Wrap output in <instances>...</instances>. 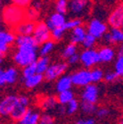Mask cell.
Returning a JSON list of instances; mask_svg holds the SVG:
<instances>
[{
    "mask_svg": "<svg viewBox=\"0 0 123 124\" xmlns=\"http://www.w3.org/2000/svg\"><path fill=\"white\" fill-rule=\"evenodd\" d=\"M38 124H55V120H54L53 116H51L50 114L44 113L40 116Z\"/></svg>",
    "mask_w": 123,
    "mask_h": 124,
    "instance_id": "cell-41",
    "label": "cell"
},
{
    "mask_svg": "<svg viewBox=\"0 0 123 124\" xmlns=\"http://www.w3.org/2000/svg\"><path fill=\"white\" fill-rule=\"evenodd\" d=\"M30 99L27 96H18V101L15 105L13 111L10 114V117L13 121L19 122V120L26 114L29 109Z\"/></svg>",
    "mask_w": 123,
    "mask_h": 124,
    "instance_id": "cell-8",
    "label": "cell"
},
{
    "mask_svg": "<svg viewBox=\"0 0 123 124\" xmlns=\"http://www.w3.org/2000/svg\"><path fill=\"white\" fill-rule=\"evenodd\" d=\"M82 121H83V119H79V120H77V121H75L73 124H82Z\"/></svg>",
    "mask_w": 123,
    "mask_h": 124,
    "instance_id": "cell-47",
    "label": "cell"
},
{
    "mask_svg": "<svg viewBox=\"0 0 123 124\" xmlns=\"http://www.w3.org/2000/svg\"><path fill=\"white\" fill-rule=\"evenodd\" d=\"M68 69V63L64 61H59V62H54V63L50 64L48 69L43 74L44 80L48 82L50 81H57L61 76L67 71Z\"/></svg>",
    "mask_w": 123,
    "mask_h": 124,
    "instance_id": "cell-4",
    "label": "cell"
},
{
    "mask_svg": "<svg viewBox=\"0 0 123 124\" xmlns=\"http://www.w3.org/2000/svg\"><path fill=\"white\" fill-rule=\"evenodd\" d=\"M82 124H96V121H95L94 118L89 117V118H87V119H83Z\"/></svg>",
    "mask_w": 123,
    "mask_h": 124,
    "instance_id": "cell-45",
    "label": "cell"
},
{
    "mask_svg": "<svg viewBox=\"0 0 123 124\" xmlns=\"http://www.w3.org/2000/svg\"><path fill=\"white\" fill-rule=\"evenodd\" d=\"M104 72L102 69L99 67H94L93 69H91V77H92V83L98 84L100 81L104 79Z\"/></svg>",
    "mask_w": 123,
    "mask_h": 124,
    "instance_id": "cell-28",
    "label": "cell"
},
{
    "mask_svg": "<svg viewBox=\"0 0 123 124\" xmlns=\"http://www.w3.org/2000/svg\"><path fill=\"white\" fill-rule=\"evenodd\" d=\"M80 109L83 113L87 115H92V114H96L98 106L96 103H91L87 101H81L80 102Z\"/></svg>",
    "mask_w": 123,
    "mask_h": 124,
    "instance_id": "cell-26",
    "label": "cell"
},
{
    "mask_svg": "<svg viewBox=\"0 0 123 124\" xmlns=\"http://www.w3.org/2000/svg\"><path fill=\"white\" fill-rule=\"evenodd\" d=\"M19 77V71L16 67H8L0 70V85H13L17 82Z\"/></svg>",
    "mask_w": 123,
    "mask_h": 124,
    "instance_id": "cell-12",
    "label": "cell"
},
{
    "mask_svg": "<svg viewBox=\"0 0 123 124\" xmlns=\"http://www.w3.org/2000/svg\"><path fill=\"white\" fill-rule=\"evenodd\" d=\"M82 25H83V20H82L81 18H72V19H70L69 21H67L63 27L65 28L66 31H67V30H71V31H72V30H74L75 28L80 27V26H82Z\"/></svg>",
    "mask_w": 123,
    "mask_h": 124,
    "instance_id": "cell-34",
    "label": "cell"
},
{
    "mask_svg": "<svg viewBox=\"0 0 123 124\" xmlns=\"http://www.w3.org/2000/svg\"><path fill=\"white\" fill-rule=\"evenodd\" d=\"M118 124H123V114L120 116V118L118 120Z\"/></svg>",
    "mask_w": 123,
    "mask_h": 124,
    "instance_id": "cell-46",
    "label": "cell"
},
{
    "mask_svg": "<svg viewBox=\"0 0 123 124\" xmlns=\"http://www.w3.org/2000/svg\"><path fill=\"white\" fill-rule=\"evenodd\" d=\"M120 29L123 31V21H122V23H121V26H120Z\"/></svg>",
    "mask_w": 123,
    "mask_h": 124,
    "instance_id": "cell-48",
    "label": "cell"
},
{
    "mask_svg": "<svg viewBox=\"0 0 123 124\" xmlns=\"http://www.w3.org/2000/svg\"><path fill=\"white\" fill-rule=\"evenodd\" d=\"M56 98H57V101H58L59 104L66 105L71 101H73L75 99V95H74V92L72 90H69V91H65V92H62V93H59Z\"/></svg>",
    "mask_w": 123,
    "mask_h": 124,
    "instance_id": "cell-25",
    "label": "cell"
},
{
    "mask_svg": "<svg viewBox=\"0 0 123 124\" xmlns=\"http://www.w3.org/2000/svg\"><path fill=\"white\" fill-rule=\"evenodd\" d=\"M49 58L48 56H39L36 62V66H37V73L43 75L46 70L49 67Z\"/></svg>",
    "mask_w": 123,
    "mask_h": 124,
    "instance_id": "cell-24",
    "label": "cell"
},
{
    "mask_svg": "<svg viewBox=\"0 0 123 124\" xmlns=\"http://www.w3.org/2000/svg\"><path fill=\"white\" fill-rule=\"evenodd\" d=\"M102 40L106 45L123 44V31L120 28H110L102 38Z\"/></svg>",
    "mask_w": 123,
    "mask_h": 124,
    "instance_id": "cell-14",
    "label": "cell"
},
{
    "mask_svg": "<svg viewBox=\"0 0 123 124\" xmlns=\"http://www.w3.org/2000/svg\"><path fill=\"white\" fill-rule=\"evenodd\" d=\"M71 79L73 82V86L78 88H85L86 86L92 84L91 70L86 68L76 70L71 74Z\"/></svg>",
    "mask_w": 123,
    "mask_h": 124,
    "instance_id": "cell-7",
    "label": "cell"
},
{
    "mask_svg": "<svg viewBox=\"0 0 123 124\" xmlns=\"http://www.w3.org/2000/svg\"><path fill=\"white\" fill-rule=\"evenodd\" d=\"M26 20V9L15 4L6 5L2 10L3 23L13 30Z\"/></svg>",
    "mask_w": 123,
    "mask_h": 124,
    "instance_id": "cell-2",
    "label": "cell"
},
{
    "mask_svg": "<svg viewBox=\"0 0 123 124\" xmlns=\"http://www.w3.org/2000/svg\"><path fill=\"white\" fill-rule=\"evenodd\" d=\"M80 63L86 69H93L98 63H100L98 50L95 48L83 49L80 52Z\"/></svg>",
    "mask_w": 123,
    "mask_h": 124,
    "instance_id": "cell-6",
    "label": "cell"
},
{
    "mask_svg": "<svg viewBox=\"0 0 123 124\" xmlns=\"http://www.w3.org/2000/svg\"><path fill=\"white\" fill-rule=\"evenodd\" d=\"M123 21V2H119L111 10L107 17V24L110 28H120Z\"/></svg>",
    "mask_w": 123,
    "mask_h": 124,
    "instance_id": "cell-13",
    "label": "cell"
},
{
    "mask_svg": "<svg viewBox=\"0 0 123 124\" xmlns=\"http://www.w3.org/2000/svg\"><path fill=\"white\" fill-rule=\"evenodd\" d=\"M72 86H73V82H72V79H71V75H63L56 81L55 90L59 94V93L71 90Z\"/></svg>",
    "mask_w": 123,
    "mask_h": 124,
    "instance_id": "cell-21",
    "label": "cell"
},
{
    "mask_svg": "<svg viewBox=\"0 0 123 124\" xmlns=\"http://www.w3.org/2000/svg\"><path fill=\"white\" fill-rule=\"evenodd\" d=\"M31 7L35 8L38 11H40L41 8H42V1L41 0H34V1L32 2V4H31Z\"/></svg>",
    "mask_w": 123,
    "mask_h": 124,
    "instance_id": "cell-43",
    "label": "cell"
},
{
    "mask_svg": "<svg viewBox=\"0 0 123 124\" xmlns=\"http://www.w3.org/2000/svg\"><path fill=\"white\" fill-rule=\"evenodd\" d=\"M66 32V30L64 27H60V28H56L54 30L51 31V39L52 40H60L63 38L64 34Z\"/></svg>",
    "mask_w": 123,
    "mask_h": 124,
    "instance_id": "cell-37",
    "label": "cell"
},
{
    "mask_svg": "<svg viewBox=\"0 0 123 124\" xmlns=\"http://www.w3.org/2000/svg\"><path fill=\"white\" fill-rule=\"evenodd\" d=\"M87 33L92 35L93 37H95L97 39H102L104 37V35L107 33V25L106 23H104L103 21L94 18V19H91L87 26Z\"/></svg>",
    "mask_w": 123,
    "mask_h": 124,
    "instance_id": "cell-5",
    "label": "cell"
},
{
    "mask_svg": "<svg viewBox=\"0 0 123 124\" xmlns=\"http://www.w3.org/2000/svg\"><path fill=\"white\" fill-rule=\"evenodd\" d=\"M37 74V66H36V62L33 64H31L25 68H23L22 70V76H23V79H27L29 77L33 76Z\"/></svg>",
    "mask_w": 123,
    "mask_h": 124,
    "instance_id": "cell-36",
    "label": "cell"
},
{
    "mask_svg": "<svg viewBox=\"0 0 123 124\" xmlns=\"http://www.w3.org/2000/svg\"><path fill=\"white\" fill-rule=\"evenodd\" d=\"M92 0H69V13L73 18H82L90 12Z\"/></svg>",
    "mask_w": 123,
    "mask_h": 124,
    "instance_id": "cell-3",
    "label": "cell"
},
{
    "mask_svg": "<svg viewBox=\"0 0 123 124\" xmlns=\"http://www.w3.org/2000/svg\"><path fill=\"white\" fill-rule=\"evenodd\" d=\"M40 114L34 110L33 108L29 107V109L27 110L26 114L19 120L18 124H38L39 119H40Z\"/></svg>",
    "mask_w": 123,
    "mask_h": 124,
    "instance_id": "cell-20",
    "label": "cell"
},
{
    "mask_svg": "<svg viewBox=\"0 0 123 124\" xmlns=\"http://www.w3.org/2000/svg\"><path fill=\"white\" fill-rule=\"evenodd\" d=\"M99 97H100L99 86L94 83H92V84L86 86L85 88H83L81 95H80L81 101H87V102H91V103H97Z\"/></svg>",
    "mask_w": 123,
    "mask_h": 124,
    "instance_id": "cell-11",
    "label": "cell"
},
{
    "mask_svg": "<svg viewBox=\"0 0 123 124\" xmlns=\"http://www.w3.org/2000/svg\"><path fill=\"white\" fill-rule=\"evenodd\" d=\"M16 50L13 53V61L17 66L25 68L38 60V46L33 36H17Z\"/></svg>",
    "mask_w": 123,
    "mask_h": 124,
    "instance_id": "cell-1",
    "label": "cell"
},
{
    "mask_svg": "<svg viewBox=\"0 0 123 124\" xmlns=\"http://www.w3.org/2000/svg\"><path fill=\"white\" fill-rule=\"evenodd\" d=\"M87 29L84 26H80L77 27L74 30H72L71 32V36H70V39L72 43L78 44V43H82L84 39L87 36Z\"/></svg>",
    "mask_w": 123,
    "mask_h": 124,
    "instance_id": "cell-22",
    "label": "cell"
},
{
    "mask_svg": "<svg viewBox=\"0 0 123 124\" xmlns=\"http://www.w3.org/2000/svg\"><path fill=\"white\" fill-rule=\"evenodd\" d=\"M18 101V96L7 95L0 101V114L2 116H10L15 105Z\"/></svg>",
    "mask_w": 123,
    "mask_h": 124,
    "instance_id": "cell-15",
    "label": "cell"
},
{
    "mask_svg": "<svg viewBox=\"0 0 123 124\" xmlns=\"http://www.w3.org/2000/svg\"><path fill=\"white\" fill-rule=\"evenodd\" d=\"M37 23L25 20L20 25H18L14 29V33H16L17 36H33Z\"/></svg>",
    "mask_w": 123,
    "mask_h": 124,
    "instance_id": "cell-18",
    "label": "cell"
},
{
    "mask_svg": "<svg viewBox=\"0 0 123 124\" xmlns=\"http://www.w3.org/2000/svg\"><path fill=\"white\" fill-rule=\"evenodd\" d=\"M12 4H15L17 5L19 7H22L24 9H27L31 6V4H32V2L34 1V0H10Z\"/></svg>",
    "mask_w": 123,
    "mask_h": 124,
    "instance_id": "cell-39",
    "label": "cell"
},
{
    "mask_svg": "<svg viewBox=\"0 0 123 124\" xmlns=\"http://www.w3.org/2000/svg\"><path fill=\"white\" fill-rule=\"evenodd\" d=\"M16 37L14 32L9 30H2L0 32V54H1V60L3 59L4 55L8 52L10 45L16 41Z\"/></svg>",
    "mask_w": 123,
    "mask_h": 124,
    "instance_id": "cell-10",
    "label": "cell"
},
{
    "mask_svg": "<svg viewBox=\"0 0 123 124\" xmlns=\"http://www.w3.org/2000/svg\"><path fill=\"white\" fill-rule=\"evenodd\" d=\"M44 79V76L41 74H35L33 76L29 77L27 79H24V86L27 89H34L38 87Z\"/></svg>",
    "mask_w": 123,
    "mask_h": 124,
    "instance_id": "cell-23",
    "label": "cell"
},
{
    "mask_svg": "<svg viewBox=\"0 0 123 124\" xmlns=\"http://www.w3.org/2000/svg\"><path fill=\"white\" fill-rule=\"evenodd\" d=\"M110 110L108 107L106 106H99L98 109H97V112H96V115L99 117V118H104L106 117L107 115L109 114Z\"/></svg>",
    "mask_w": 123,
    "mask_h": 124,
    "instance_id": "cell-40",
    "label": "cell"
},
{
    "mask_svg": "<svg viewBox=\"0 0 123 124\" xmlns=\"http://www.w3.org/2000/svg\"><path fill=\"white\" fill-rule=\"evenodd\" d=\"M66 17L64 14H61L58 12H54L52 14L49 15V17L47 18V20L45 21V24L47 25V27L50 29V31L56 29V28H60L63 27L66 23Z\"/></svg>",
    "mask_w": 123,
    "mask_h": 124,
    "instance_id": "cell-16",
    "label": "cell"
},
{
    "mask_svg": "<svg viewBox=\"0 0 123 124\" xmlns=\"http://www.w3.org/2000/svg\"><path fill=\"white\" fill-rule=\"evenodd\" d=\"M114 71L120 78L121 77L123 78V54L117 55L116 60L114 62Z\"/></svg>",
    "mask_w": 123,
    "mask_h": 124,
    "instance_id": "cell-35",
    "label": "cell"
},
{
    "mask_svg": "<svg viewBox=\"0 0 123 124\" xmlns=\"http://www.w3.org/2000/svg\"><path fill=\"white\" fill-rule=\"evenodd\" d=\"M57 111H58V114H60V115H65L66 114V105L59 104L57 107Z\"/></svg>",
    "mask_w": 123,
    "mask_h": 124,
    "instance_id": "cell-44",
    "label": "cell"
},
{
    "mask_svg": "<svg viewBox=\"0 0 123 124\" xmlns=\"http://www.w3.org/2000/svg\"><path fill=\"white\" fill-rule=\"evenodd\" d=\"M66 62L68 63V65H75V64H77L78 62H80V54H78V53L74 54L73 56L69 57L66 60Z\"/></svg>",
    "mask_w": 123,
    "mask_h": 124,
    "instance_id": "cell-42",
    "label": "cell"
},
{
    "mask_svg": "<svg viewBox=\"0 0 123 124\" xmlns=\"http://www.w3.org/2000/svg\"><path fill=\"white\" fill-rule=\"evenodd\" d=\"M97 40L98 39L95 37H93L90 34H87L86 38L84 39V40H83V42L81 44H82V46L85 49H92V48H94L95 45L97 44Z\"/></svg>",
    "mask_w": 123,
    "mask_h": 124,
    "instance_id": "cell-31",
    "label": "cell"
},
{
    "mask_svg": "<svg viewBox=\"0 0 123 124\" xmlns=\"http://www.w3.org/2000/svg\"><path fill=\"white\" fill-rule=\"evenodd\" d=\"M33 37L38 45H41L42 43L52 39H51V31L47 27V25L45 24V22H38L37 23Z\"/></svg>",
    "mask_w": 123,
    "mask_h": 124,
    "instance_id": "cell-9",
    "label": "cell"
},
{
    "mask_svg": "<svg viewBox=\"0 0 123 124\" xmlns=\"http://www.w3.org/2000/svg\"><path fill=\"white\" fill-rule=\"evenodd\" d=\"M38 105L40 107V109L43 111H49L53 110L55 108L58 107L59 103L57 101L56 97L53 96H46V97H41L38 100Z\"/></svg>",
    "mask_w": 123,
    "mask_h": 124,
    "instance_id": "cell-19",
    "label": "cell"
},
{
    "mask_svg": "<svg viewBox=\"0 0 123 124\" xmlns=\"http://www.w3.org/2000/svg\"><path fill=\"white\" fill-rule=\"evenodd\" d=\"M38 18H39V11L36 10L35 8L31 7V6L26 9V20L38 23L37 21Z\"/></svg>",
    "mask_w": 123,
    "mask_h": 124,
    "instance_id": "cell-32",
    "label": "cell"
},
{
    "mask_svg": "<svg viewBox=\"0 0 123 124\" xmlns=\"http://www.w3.org/2000/svg\"><path fill=\"white\" fill-rule=\"evenodd\" d=\"M54 48V40L50 39L46 42L42 43L38 47V54L39 56H47Z\"/></svg>",
    "mask_w": 123,
    "mask_h": 124,
    "instance_id": "cell-27",
    "label": "cell"
},
{
    "mask_svg": "<svg viewBox=\"0 0 123 124\" xmlns=\"http://www.w3.org/2000/svg\"><path fill=\"white\" fill-rule=\"evenodd\" d=\"M54 7L56 12L65 15L69 9V1L68 0H55Z\"/></svg>",
    "mask_w": 123,
    "mask_h": 124,
    "instance_id": "cell-30",
    "label": "cell"
},
{
    "mask_svg": "<svg viewBox=\"0 0 123 124\" xmlns=\"http://www.w3.org/2000/svg\"><path fill=\"white\" fill-rule=\"evenodd\" d=\"M100 63H109L115 58L116 51L111 45H103L98 50Z\"/></svg>",
    "mask_w": 123,
    "mask_h": 124,
    "instance_id": "cell-17",
    "label": "cell"
},
{
    "mask_svg": "<svg viewBox=\"0 0 123 124\" xmlns=\"http://www.w3.org/2000/svg\"><path fill=\"white\" fill-rule=\"evenodd\" d=\"M77 50H78V48H77V44L75 43H72V42H69L65 47L63 48L62 50V53H61V57H62L63 59H68L69 57L73 56L74 54L77 53Z\"/></svg>",
    "mask_w": 123,
    "mask_h": 124,
    "instance_id": "cell-29",
    "label": "cell"
},
{
    "mask_svg": "<svg viewBox=\"0 0 123 124\" xmlns=\"http://www.w3.org/2000/svg\"><path fill=\"white\" fill-rule=\"evenodd\" d=\"M120 78V77L116 74L115 71H108V72H106L104 74V81L107 82V83H114L116 82L118 79Z\"/></svg>",
    "mask_w": 123,
    "mask_h": 124,
    "instance_id": "cell-38",
    "label": "cell"
},
{
    "mask_svg": "<svg viewBox=\"0 0 123 124\" xmlns=\"http://www.w3.org/2000/svg\"><path fill=\"white\" fill-rule=\"evenodd\" d=\"M80 108V102L77 99H74L71 101L68 104H66V114L67 115H72L78 111Z\"/></svg>",
    "mask_w": 123,
    "mask_h": 124,
    "instance_id": "cell-33",
    "label": "cell"
}]
</instances>
